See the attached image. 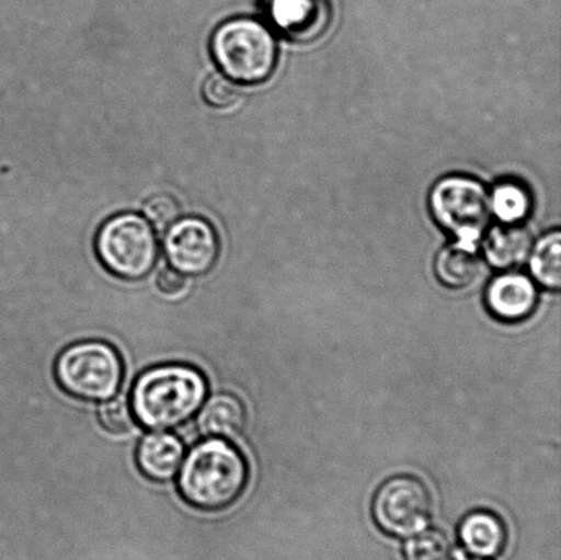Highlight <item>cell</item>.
Here are the masks:
<instances>
[{"label": "cell", "mask_w": 561, "mask_h": 560, "mask_svg": "<svg viewBox=\"0 0 561 560\" xmlns=\"http://www.w3.org/2000/svg\"><path fill=\"white\" fill-rule=\"evenodd\" d=\"M206 377L195 367L170 364L137 377L130 395L135 420L151 431H169L194 419L207 397Z\"/></svg>", "instance_id": "cell-1"}, {"label": "cell", "mask_w": 561, "mask_h": 560, "mask_svg": "<svg viewBox=\"0 0 561 560\" xmlns=\"http://www.w3.org/2000/svg\"><path fill=\"white\" fill-rule=\"evenodd\" d=\"M244 455L224 438L208 437L191 448L179 473V491L186 503L202 512L232 506L249 482Z\"/></svg>", "instance_id": "cell-2"}, {"label": "cell", "mask_w": 561, "mask_h": 560, "mask_svg": "<svg viewBox=\"0 0 561 560\" xmlns=\"http://www.w3.org/2000/svg\"><path fill=\"white\" fill-rule=\"evenodd\" d=\"M210 49L222 75L239 84H260L276 68L277 44L273 33L261 21L249 16L218 25Z\"/></svg>", "instance_id": "cell-3"}, {"label": "cell", "mask_w": 561, "mask_h": 560, "mask_svg": "<svg viewBox=\"0 0 561 560\" xmlns=\"http://www.w3.org/2000/svg\"><path fill=\"white\" fill-rule=\"evenodd\" d=\"M65 392L87 402H107L124 381V362L112 345L91 340L66 348L55 364Z\"/></svg>", "instance_id": "cell-4"}, {"label": "cell", "mask_w": 561, "mask_h": 560, "mask_svg": "<svg viewBox=\"0 0 561 560\" xmlns=\"http://www.w3.org/2000/svg\"><path fill=\"white\" fill-rule=\"evenodd\" d=\"M95 250L102 265L114 276L136 282L156 266L159 244L156 229L140 214L121 213L98 230Z\"/></svg>", "instance_id": "cell-5"}, {"label": "cell", "mask_w": 561, "mask_h": 560, "mask_svg": "<svg viewBox=\"0 0 561 560\" xmlns=\"http://www.w3.org/2000/svg\"><path fill=\"white\" fill-rule=\"evenodd\" d=\"M431 207L436 221L454 233L459 244L476 250L492 210L491 197L481 183L460 175L443 179L432 191Z\"/></svg>", "instance_id": "cell-6"}, {"label": "cell", "mask_w": 561, "mask_h": 560, "mask_svg": "<svg viewBox=\"0 0 561 560\" xmlns=\"http://www.w3.org/2000/svg\"><path fill=\"white\" fill-rule=\"evenodd\" d=\"M432 493L414 476H394L378 488L373 518L389 536L410 537L426 528L432 517Z\"/></svg>", "instance_id": "cell-7"}, {"label": "cell", "mask_w": 561, "mask_h": 560, "mask_svg": "<svg viewBox=\"0 0 561 560\" xmlns=\"http://www.w3.org/2000/svg\"><path fill=\"white\" fill-rule=\"evenodd\" d=\"M163 251L169 265L175 271L184 276H203L216 265L219 240L205 218H179L164 232Z\"/></svg>", "instance_id": "cell-8"}, {"label": "cell", "mask_w": 561, "mask_h": 560, "mask_svg": "<svg viewBox=\"0 0 561 560\" xmlns=\"http://www.w3.org/2000/svg\"><path fill=\"white\" fill-rule=\"evenodd\" d=\"M267 19L290 42H317L332 24L330 0H265Z\"/></svg>", "instance_id": "cell-9"}, {"label": "cell", "mask_w": 561, "mask_h": 560, "mask_svg": "<svg viewBox=\"0 0 561 560\" xmlns=\"http://www.w3.org/2000/svg\"><path fill=\"white\" fill-rule=\"evenodd\" d=\"M485 301L489 312L499 321L519 322L535 312L538 294L529 277L507 273L489 284Z\"/></svg>", "instance_id": "cell-10"}, {"label": "cell", "mask_w": 561, "mask_h": 560, "mask_svg": "<svg viewBox=\"0 0 561 560\" xmlns=\"http://www.w3.org/2000/svg\"><path fill=\"white\" fill-rule=\"evenodd\" d=\"M184 443L173 433L153 431L141 438L136 452L137 468L148 480L167 482L179 475Z\"/></svg>", "instance_id": "cell-11"}, {"label": "cell", "mask_w": 561, "mask_h": 560, "mask_svg": "<svg viewBox=\"0 0 561 560\" xmlns=\"http://www.w3.org/2000/svg\"><path fill=\"white\" fill-rule=\"evenodd\" d=\"M461 547L470 556L493 559L504 551L508 541V530L497 514L488 510H476L467 514L458 529Z\"/></svg>", "instance_id": "cell-12"}, {"label": "cell", "mask_w": 561, "mask_h": 560, "mask_svg": "<svg viewBox=\"0 0 561 560\" xmlns=\"http://www.w3.org/2000/svg\"><path fill=\"white\" fill-rule=\"evenodd\" d=\"M199 411L197 427L208 437H234L245 424L244 404L232 393L214 395Z\"/></svg>", "instance_id": "cell-13"}, {"label": "cell", "mask_w": 561, "mask_h": 560, "mask_svg": "<svg viewBox=\"0 0 561 560\" xmlns=\"http://www.w3.org/2000/svg\"><path fill=\"white\" fill-rule=\"evenodd\" d=\"M533 240L525 228L516 224L500 225L489 232L485 240V256L493 267L519 266L529 258Z\"/></svg>", "instance_id": "cell-14"}, {"label": "cell", "mask_w": 561, "mask_h": 560, "mask_svg": "<svg viewBox=\"0 0 561 560\" xmlns=\"http://www.w3.org/2000/svg\"><path fill=\"white\" fill-rule=\"evenodd\" d=\"M434 271L445 287L461 289L474 284L480 277L481 261L476 250L458 243L439 252Z\"/></svg>", "instance_id": "cell-15"}, {"label": "cell", "mask_w": 561, "mask_h": 560, "mask_svg": "<svg viewBox=\"0 0 561 560\" xmlns=\"http://www.w3.org/2000/svg\"><path fill=\"white\" fill-rule=\"evenodd\" d=\"M530 271L538 283L551 290L561 285V236L553 232L538 241L530 258Z\"/></svg>", "instance_id": "cell-16"}, {"label": "cell", "mask_w": 561, "mask_h": 560, "mask_svg": "<svg viewBox=\"0 0 561 560\" xmlns=\"http://www.w3.org/2000/svg\"><path fill=\"white\" fill-rule=\"evenodd\" d=\"M491 206L504 224H516L530 213L531 199L524 185L505 181L494 188Z\"/></svg>", "instance_id": "cell-17"}, {"label": "cell", "mask_w": 561, "mask_h": 560, "mask_svg": "<svg viewBox=\"0 0 561 560\" xmlns=\"http://www.w3.org/2000/svg\"><path fill=\"white\" fill-rule=\"evenodd\" d=\"M405 560H449L450 545L447 535L437 529H423L405 541Z\"/></svg>", "instance_id": "cell-18"}, {"label": "cell", "mask_w": 561, "mask_h": 560, "mask_svg": "<svg viewBox=\"0 0 561 560\" xmlns=\"http://www.w3.org/2000/svg\"><path fill=\"white\" fill-rule=\"evenodd\" d=\"M181 208L179 202L172 195L158 194L148 199L142 206V217L159 232H167L180 218Z\"/></svg>", "instance_id": "cell-19"}, {"label": "cell", "mask_w": 561, "mask_h": 560, "mask_svg": "<svg viewBox=\"0 0 561 560\" xmlns=\"http://www.w3.org/2000/svg\"><path fill=\"white\" fill-rule=\"evenodd\" d=\"M202 95L207 104L216 108L232 107L239 102L240 88L238 82L222 73H216L203 82Z\"/></svg>", "instance_id": "cell-20"}, {"label": "cell", "mask_w": 561, "mask_h": 560, "mask_svg": "<svg viewBox=\"0 0 561 560\" xmlns=\"http://www.w3.org/2000/svg\"><path fill=\"white\" fill-rule=\"evenodd\" d=\"M99 422L104 430L123 435L135 425V415L125 398L110 399L99 409Z\"/></svg>", "instance_id": "cell-21"}, {"label": "cell", "mask_w": 561, "mask_h": 560, "mask_svg": "<svg viewBox=\"0 0 561 560\" xmlns=\"http://www.w3.org/2000/svg\"><path fill=\"white\" fill-rule=\"evenodd\" d=\"M157 287L168 296H179L186 289V277L173 267L163 268L157 277Z\"/></svg>", "instance_id": "cell-22"}, {"label": "cell", "mask_w": 561, "mask_h": 560, "mask_svg": "<svg viewBox=\"0 0 561 560\" xmlns=\"http://www.w3.org/2000/svg\"><path fill=\"white\" fill-rule=\"evenodd\" d=\"M466 560H483V559L480 558V559H466Z\"/></svg>", "instance_id": "cell-23"}]
</instances>
